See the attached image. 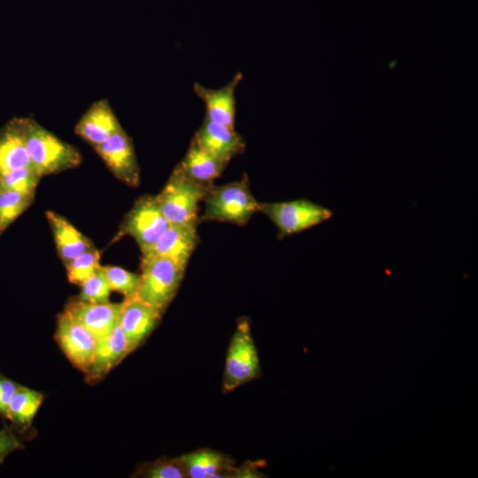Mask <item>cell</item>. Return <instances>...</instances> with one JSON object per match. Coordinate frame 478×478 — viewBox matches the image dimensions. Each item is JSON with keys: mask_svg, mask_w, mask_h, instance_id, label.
Here are the masks:
<instances>
[{"mask_svg": "<svg viewBox=\"0 0 478 478\" xmlns=\"http://www.w3.org/2000/svg\"><path fill=\"white\" fill-rule=\"evenodd\" d=\"M23 128L33 167L41 176L58 173L81 164V155L74 146L35 120L23 118Z\"/></svg>", "mask_w": 478, "mask_h": 478, "instance_id": "6da1fadb", "label": "cell"}, {"mask_svg": "<svg viewBox=\"0 0 478 478\" xmlns=\"http://www.w3.org/2000/svg\"><path fill=\"white\" fill-rule=\"evenodd\" d=\"M211 188L192 181L176 166L155 198L171 225H197L198 204Z\"/></svg>", "mask_w": 478, "mask_h": 478, "instance_id": "7a4b0ae2", "label": "cell"}, {"mask_svg": "<svg viewBox=\"0 0 478 478\" xmlns=\"http://www.w3.org/2000/svg\"><path fill=\"white\" fill-rule=\"evenodd\" d=\"M184 269L169 258L143 255L135 297L163 312L174 297Z\"/></svg>", "mask_w": 478, "mask_h": 478, "instance_id": "3957f363", "label": "cell"}, {"mask_svg": "<svg viewBox=\"0 0 478 478\" xmlns=\"http://www.w3.org/2000/svg\"><path fill=\"white\" fill-rule=\"evenodd\" d=\"M203 220L244 225L259 212L260 203L250 191L247 178L220 187H212L204 198Z\"/></svg>", "mask_w": 478, "mask_h": 478, "instance_id": "277c9868", "label": "cell"}, {"mask_svg": "<svg viewBox=\"0 0 478 478\" xmlns=\"http://www.w3.org/2000/svg\"><path fill=\"white\" fill-rule=\"evenodd\" d=\"M259 212L266 215L276 226L280 239L316 227L334 215L332 210L305 198L260 203Z\"/></svg>", "mask_w": 478, "mask_h": 478, "instance_id": "5b68a950", "label": "cell"}, {"mask_svg": "<svg viewBox=\"0 0 478 478\" xmlns=\"http://www.w3.org/2000/svg\"><path fill=\"white\" fill-rule=\"evenodd\" d=\"M259 373V358L249 321L241 319L227 351L223 389L234 390L258 377Z\"/></svg>", "mask_w": 478, "mask_h": 478, "instance_id": "8992f818", "label": "cell"}, {"mask_svg": "<svg viewBox=\"0 0 478 478\" xmlns=\"http://www.w3.org/2000/svg\"><path fill=\"white\" fill-rule=\"evenodd\" d=\"M170 226L155 197L137 199L125 217L122 233L132 236L142 251L150 247Z\"/></svg>", "mask_w": 478, "mask_h": 478, "instance_id": "52a82bcc", "label": "cell"}, {"mask_svg": "<svg viewBox=\"0 0 478 478\" xmlns=\"http://www.w3.org/2000/svg\"><path fill=\"white\" fill-rule=\"evenodd\" d=\"M55 338L73 366L87 374L94 359L97 338L66 311L58 318Z\"/></svg>", "mask_w": 478, "mask_h": 478, "instance_id": "ba28073f", "label": "cell"}, {"mask_svg": "<svg viewBox=\"0 0 478 478\" xmlns=\"http://www.w3.org/2000/svg\"><path fill=\"white\" fill-rule=\"evenodd\" d=\"M94 149L117 179L131 187L139 184L140 168L134 145L123 128Z\"/></svg>", "mask_w": 478, "mask_h": 478, "instance_id": "9c48e42d", "label": "cell"}, {"mask_svg": "<svg viewBox=\"0 0 478 478\" xmlns=\"http://www.w3.org/2000/svg\"><path fill=\"white\" fill-rule=\"evenodd\" d=\"M198 241L197 225H171L143 255L171 259L185 270Z\"/></svg>", "mask_w": 478, "mask_h": 478, "instance_id": "30bf717a", "label": "cell"}, {"mask_svg": "<svg viewBox=\"0 0 478 478\" xmlns=\"http://www.w3.org/2000/svg\"><path fill=\"white\" fill-rule=\"evenodd\" d=\"M162 312L135 297L122 302L120 327L130 350L139 347L161 319Z\"/></svg>", "mask_w": 478, "mask_h": 478, "instance_id": "8fae6325", "label": "cell"}, {"mask_svg": "<svg viewBox=\"0 0 478 478\" xmlns=\"http://www.w3.org/2000/svg\"><path fill=\"white\" fill-rule=\"evenodd\" d=\"M121 308L122 303H89L77 299L69 303L65 311L99 339L119 325Z\"/></svg>", "mask_w": 478, "mask_h": 478, "instance_id": "7c38bea8", "label": "cell"}, {"mask_svg": "<svg viewBox=\"0 0 478 478\" xmlns=\"http://www.w3.org/2000/svg\"><path fill=\"white\" fill-rule=\"evenodd\" d=\"M193 139L202 149L226 164L245 149L243 139L235 128L206 118Z\"/></svg>", "mask_w": 478, "mask_h": 478, "instance_id": "4fadbf2b", "label": "cell"}, {"mask_svg": "<svg viewBox=\"0 0 478 478\" xmlns=\"http://www.w3.org/2000/svg\"><path fill=\"white\" fill-rule=\"evenodd\" d=\"M120 129L122 127L105 99L94 102L74 127L75 133L92 147L102 143Z\"/></svg>", "mask_w": 478, "mask_h": 478, "instance_id": "5bb4252c", "label": "cell"}, {"mask_svg": "<svg viewBox=\"0 0 478 478\" xmlns=\"http://www.w3.org/2000/svg\"><path fill=\"white\" fill-rule=\"evenodd\" d=\"M243 79V74L237 73L224 87L212 89L195 83L193 89L197 96L204 103L205 118L235 128V89Z\"/></svg>", "mask_w": 478, "mask_h": 478, "instance_id": "9a60e30c", "label": "cell"}, {"mask_svg": "<svg viewBox=\"0 0 478 478\" xmlns=\"http://www.w3.org/2000/svg\"><path fill=\"white\" fill-rule=\"evenodd\" d=\"M33 167L27 150L23 118H15L0 128V171Z\"/></svg>", "mask_w": 478, "mask_h": 478, "instance_id": "2e32d148", "label": "cell"}, {"mask_svg": "<svg viewBox=\"0 0 478 478\" xmlns=\"http://www.w3.org/2000/svg\"><path fill=\"white\" fill-rule=\"evenodd\" d=\"M131 351L119 324L109 334L97 339L94 359L87 374L92 380L102 378Z\"/></svg>", "mask_w": 478, "mask_h": 478, "instance_id": "e0dca14e", "label": "cell"}, {"mask_svg": "<svg viewBox=\"0 0 478 478\" xmlns=\"http://www.w3.org/2000/svg\"><path fill=\"white\" fill-rule=\"evenodd\" d=\"M46 217L53 234L58 256L64 265L95 247L88 237L77 230L63 216L48 211Z\"/></svg>", "mask_w": 478, "mask_h": 478, "instance_id": "ac0fdd59", "label": "cell"}, {"mask_svg": "<svg viewBox=\"0 0 478 478\" xmlns=\"http://www.w3.org/2000/svg\"><path fill=\"white\" fill-rule=\"evenodd\" d=\"M226 166V163L205 151L192 139L184 158L177 166L192 181L212 186L213 180L220 176Z\"/></svg>", "mask_w": 478, "mask_h": 478, "instance_id": "d6986e66", "label": "cell"}, {"mask_svg": "<svg viewBox=\"0 0 478 478\" xmlns=\"http://www.w3.org/2000/svg\"><path fill=\"white\" fill-rule=\"evenodd\" d=\"M187 477H225L233 461L226 455L210 449H200L177 458Z\"/></svg>", "mask_w": 478, "mask_h": 478, "instance_id": "ffe728a7", "label": "cell"}, {"mask_svg": "<svg viewBox=\"0 0 478 478\" xmlns=\"http://www.w3.org/2000/svg\"><path fill=\"white\" fill-rule=\"evenodd\" d=\"M42 400L43 395L41 392L19 386L9 403L4 416L17 425H29Z\"/></svg>", "mask_w": 478, "mask_h": 478, "instance_id": "44dd1931", "label": "cell"}, {"mask_svg": "<svg viewBox=\"0 0 478 478\" xmlns=\"http://www.w3.org/2000/svg\"><path fill=\"white\" fill-rule=\"evenodd\" d=\"M34 197V193L0 191V235L28 208Z\"/></svg>", "mask_w": 478, "mask_h": 478, "instance_id": "7402d4cb", "label": "cell"}, {"mask_svg": "<svg viewBox=\"0 0 478 478\" xmlns=\"http://www.w3.org/2000/svg\"><path fill=\"white\" fill-rule=\"evenodd\" d=\"M41 177L34 167L0 171V191L35 194Z\"/></svg>", "mask_w": 478, "mask_h": 478, "instance_id": "603a6c76", "label": "cell"}, {"mask_svg": "<svg viewBox=\"0 0 478 478\" xmlns=\"http://www.w3.org/2000/svg\"><path fill=\"white\" fill-rule=\"evenodd\" d=\"M99 259V251L95 247L74 258L65 265L68 281L80 286L101 266Z\"/></svg>", "mask_w": 478, "mask_h": 478, "instance_id": "cb8c5ba5", "label": "cell"}, {"mask_svg": "<svg viewBox=\"0 0 478 478\" xmlns=\"http://www.w3.org/2000/svg\"><path fill=\"white\" fill-rule=\"evenodd\" d=\"M102 269L112 291H118L126 298L135 297L140 284V275L115 266H104Z\"/></svg>", "mask_w": 478, "mask_h": 478, "instance_id": "d4e9b609", "label": "cell"}, {"mask_svg": "<svg viewBox=\"0 0 478 478\" xmlns=\"http://www.w3.org/2000/svg\"><path fill=\"white\" fill-rule=\"evenodd\" d=\"M80 286L81 293L78 299L89 303L109 302L112 289L109 287L102 266Z\"/></svg>", "mask_w": 478, "mask_h": 478, "instance_id": "484cf974", "label": "cell"}, {"mask_svg": "<svg viewBox=\"0 0 478 478\" xmlns=\"http://www.w3.org/2000/svg\"><path fill=\"white\" fill-rule=\"evenodd\" d=\"M138 476L147 478H186L178 459H161L140 467Z\"/></svg>", "mask_w": 478, "mask_h": 478, "instance_id": "4316f807", "label": "cell"}, {"mask_svg": "<svg viewBox=\"0 0 478 478\" xmlns=\"http://www.w3.org/2000/svg\"><path fill=\"white\" fill-rule=\"evenodd\" d=\"M19 384L0 376V412L5 415L9 403L19 388Z\"/></svg>", "mask_w": 478, "mask_h": 478, "instance_id": "83f0119b", "label": "cell"}, {"mask_svg": "<svg viewBox=\"0 0 478 478\" xmlns=\"http://www.w3.org/2000/svg\"><path fill=\"white\" fill-rule=\"evenodd\" d=\"M21 446L19 440L10 431L0 430V464L11 452Z\"/></svg>", "mask_w": 478, "mask_h": 478, "instance_id": "f1b7e54d", "label": "cell"}, {"mask_svg": "<svg viewBox=\"0 0 478 478\" xmlns=\"http://www.w3.org/2000/svg\"><path fill=\"white\" fill-rule=\"evenodd\" d=\"M396 63H397L396 60H394L393 62H391V63L389 64L390 67L393 68V66H394V64H396Z\"/></svg>", "mask_w": 478, "mask_h": 478, "instance_id": "f546056e", "label": "cell"}]
</instances>
